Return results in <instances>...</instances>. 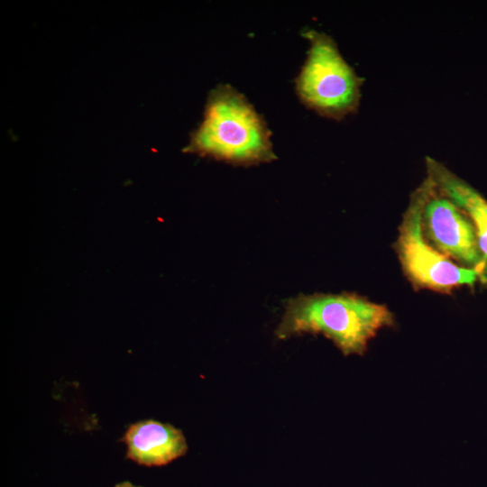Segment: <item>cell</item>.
Masks as SVG:
<instances>
[{
    "mask_svg": "<svg viewBox=\"0 0 487 487\" xmlns=\"http://www.w3.org/2000/svg\"><path fill=\"white\" fill-rule=\"evenodd\" d=\"M122 440L126 445V457L145 466L165 465L188 451L180 429L152 419L130 425Z\"/></svg>",
    "mask_w": 487,
    "mask_h": 487,
    "instance_id": "6",
    "label": "cell"
},
{
    "mask_svg": "<svg viewBox=\"0 0 487 487\" xmlns=\"http://www.w3.org/2000/svg\"><path fill=\"white\" fill-rule=\"evenodd\" d=\"M427 177L436 188L469 215L475 225L480 250L487 256V201L468 184L433 159L427 158Z\"/></svg>",
    "mask_w": 487,
    "mask_h": 487,
    "instance_id": "7",
    "label": "cell"
},
{
    "mask_svg": "<svg viewBox=\"0 0 487 487\" xmlns=\"http://www.w3.org/2000/svg\"><path fill=\"white\" fill-rule=\"evenodd\" d=\"M393 322L386 306L356 294H300L287 301L275 335L278 339H288L320 334L345 355H362L377 333Z\"/></svg>",
    "mask_w": 487,
    "mask_h": 487,
    "instance_id": "1",
    "label": "cell"
},
{
    "mask_svg": "<svg viewBox=\"0 0 487 487\" xmlns=\"http://www.w3.org/2000/svg\"><path fill=\"white\" fill-rule=\"evenodd\" d=\"M307 60L296 78L301 102L323 116L339 120L357 111L362 79L324 32L308 31Z\"/></svg>",
    "mask_w": 487,
    "mask_h": 487,
    "instance_id": "3",
    "label": "cell"
},
{
    "mask_svg": "<svg viewBox=\"0 0 487 487\" xmlns=\"http://www.w3.org/2000/svg\"><path fill=\"white\" fill-rule=\"evenodd\" d=\"M114 487H141V486L134 485L130 482H123L121 483H117Z\"/></svg>",
    "mask_w": 487,
    "mask_h": 487,
    "instance_id": "8",
    "label": "cell"
},
{
    "mask_svg": "<svg viewBox=\"0 0 487 487\" xmlns=\"http://www.w3.org/2000/svg\"><path fill=\"white\" fill-rule=\"evenodd\" d=\"M428 182L412 193L399 229L397 252L402 268L416 285L436 291H447L461 285H473L481 275L478 267H461L434 249L423 235V211Z\"/></svg>",
    "mask_w": 487,
    "mask_h": 487,
    "instance_id": "4",
    "label": "cell"
},
{
    "mask_svg": "<svg viewBox=\"0 0 487 487\" xmlns=\"http://www.w3.org/2000/svg\"><path fill=\"white\" fill-rule=\"evenodd\" d=\"M184 152L238 165L276 158L264 120L228 85H219L209 93L203 120Z\"/></svg>",
    "mask_w": 487,
    "mask_h": 487,
    "instance_id": "2",
    "label": "cell"
},
{
    "mask_svg": "<svg viewBox=\"0 0 487 487\" xmlns=\"http://www.w3.org/2000/svg\"><path fill=\"white\" fill-rule=\"evenodd\" d=\"M427 179L428 189L423 223L429 238L445 254L464 263L478 266L482 255L472 224L428 177Z\"/></svg>",
    "mask_w": 487,
    "mask_h": 487,
    "instance_id": "5",
    "label": "cell"
}]
</instances>
